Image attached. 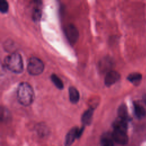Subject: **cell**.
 <instances>
[{
  "instance_id": "cell-9",
  "label": "cell",
  "mask_w": 146,
  "mask_h": 146,
  "mask_svg": "<svg viewBox=\"0 0 146 146\" xmlns=\"http://www.w3.org/2000/svg\"><path fill=\"white\" fill-rule=\"evenodd\" d=\"M113 129L126 132L127 129V120L118 117L113 123Z\"/></svg>"
},
{
  "instance_id": "cell-5",
  "label": "cell",
  "mask_w": 146,
  "mask_h": 146,
  "mask_svg": "<svg viewBox=\"0 0 146 146\" xmlns=\"http://www.w3.org/2000/svg\"><path fill=\"white\" fill-rule=\"evenodd\" d=\"M83 129V127L81 128H79L78 127H74L71 130H70L65 138V146H70L73 143L75 139L79 137L82 134Z\"/></svg>"
},
{
  "instance_id": "cell-18",
  "label": "cell",
  "mask_w": 146,
  "mask_h": 146,
  "mask_svg": "<svg viewBox=\"0 0 146 146\" xmlns=\"http://www.w3.org/2000/svg\"><path fill=\"white\" fill-rule=\"evenodd\" d=\"M9 5L6 1L1 0L0 1V11L1 13H5L8 11Z\"/></svg>"
},
{
  "instance_id": "cell-8",
  "label": "cell",
  "mask_w": 146,
  "mask_h": 146,
  "mask_svg": "<svg viewBox=\"0 0 146 146\" xmlns=\"http://www.w3.org/2000/svg\"><path fill=\"white\" fill-rule=\"evenodd\" d=\"M113 66V62L111 59L107 57H104L100 60L99 63V68L102 72H107L112 70L111 68Z\"/></svg>"
},
{
  "instance_id": "cell-6",
  "label": "cell",
  "mask_w": 146,
  "mask_h": 146,
  "mask_svg": "<svg viewBox=\"0 0 146 146\" xmlns=\"http://www.w3.org/2000/svg\"><path fill=\"white\" fill-rule=\"evenodd\" d=\"M120 78L119 73L112 70L106 73L104 78V84L106 86H110L117 82Z\"/></svg>"
},
{
  "instance_id": "cell-14",
  "label": "cell",
  "mask_w": 146,
  "mask_h": 146,
  "mask_svg": "<svg viewBox=\"0 0 146 146\" xmlns=\"http://www.w3.org/2000/svg\"><path fill=\"white\" fill-rule=\"evenodd\" d=\"M100 146H113V140L112 135H104L100 140Z\"/></svg>"
},
{
  "instance_id": "cell-2",
  "label": "cell",
  "mask_w": 146,
  "mask_h": 146,
  "mask_svg": "<svg viewBox=\"0 0 146 146\" xmlns=\"http://www.w3.org/2000/svg\"><path fill=\"white\" fill-rule=\"evenodd\" d=\"M5 66L14 73H21L23 68L21 55L18 52H12L4 59Z\"/></svg>"
},
{
  "instance_id": "cell-11",
  "label": "cell",
  "mask_w": 146,
  "mask_h": 146,
  "mask_svg": "<svg viewBox=\"0 0 146 146\" xmlns=\"http://www.w3.org/2000/svg\"><path fill=\"white\" fill-rule=\"evenodd\" d=\"M94 113V108L90 107L87 109L82 116V121L84 125H89L91 123Z\"/></svg>"
},
{
  "instance_id": "cell-13",
  "label": "cell",
  "mask_w": 146,
  "mask_h": 146,
  "mask_svg": "<svg viewBox=\"0 0 146 146\" xmlns=\"http://www.w3.org/2000/svg\"><path fill=\"white\" fill-rule=\"evenodd\" d=\"M134 111L137 117L141 119L145 116L146 112L144 107L137 103H134Z\"/></svg>"
},
{
  "instance_id": "cell-12",
  "label": "cell",
  "mask_w": 146,
  "mask_h": 146,
  "mask_svg": "<svg viewBox=\"0 0 146 146\" xmlns=\"http://www.w3.org/2000/svg\"><path fill=\"white\" fill-rule=\"evenodd\" d=\"M68 94H69V99L71 103H76L78 102L79 100V93L78 90L73 87L71 86L68 88Z\"/></svg>"
},
{
  "instance_id": "cell-10",
  "label": "cell",
  "mask_w": 146,
  "mask_h": 146,
  "mask_svg": "<svg viewBox=\"0 0 146 146\" xmlns=\"http://www.w3.org/2000/svg\"><path fill=\"white\" fill-rule=\"evenodd\" d=\"M35 3L34 4L32 11V18L34 21L38 22L40 20L42 15L41 2L35 1Z\"/></svg>"
},
{
  "instance_id": "cell-16",
  "label": "cell",
  "mask_w": 146,
  "mask_h": 146,
  "mask_svg": "<svg viewBox=\"0 0 146 146\" xmlns=\"http://www.w3.org/2000/svg\"><path fill=\"white\" fill-rule=\"evenodd\" d=\"M118 117L124 119L126 120H128V113L127 108L124 105H121L118 109Z\"/></svg>"
},
{
  "instance_id": "cell-19",
  "label": "cell",
  "mask_w": 146,
  "mask_h": 146,
  "mask_svg": "<svg viewBox=\"0 0 146 146\" xmlns=\"http://www.w3.org/2000/svg\"><path fill=\"white\" fill-rule=\"evenodd\" d=\"M144 100H145V103H146V97L144 98Z\"/></svg>"
},
{
  "instance_id": "cell-15",
  "label": "cell",
  "mask_w": 146,
  "mask_h": 146,
  "mask_svg": "<svg viewBox=\"0 0 146 146\" xmlns=\"http://www.w3.org/2000/svg\"><path fill=\"white\" fill-rule=\"evenodd\" d=\"M51 80L52 82V83L54 84V85L59 89L62 90L63 89L64 87V84L63 83L62 80L60 79V78H59L56 74H51L50 76Z\"/></svg>"
},
{
  "instance_id": "cell-4",
  "label": "cell",
  "mask_w": 146,
  "mask_h": 146,
  "mask_svg": "<svg viewBox=\"0 0 146 146\" xmlns=\"http://www.w3.org/2000/svg\"><path fill=\"white\" fill-rule=\"evenodd\" d=\"M64 34L70 44H75L79 38V32L77 28L74 25L70 23L64 27Z\"/></svg>"
},
{
  "instance_id": "cell-1",
  "label": "cell",
  "mask_w": 146,
  "mask_h": 146,
  "mask_svg": "<svg viewBox=\"0 0 146 146\" xmlns=\"http://www.w3.org/2000/svg\"><path fill=\"white\" fill-rule=\"evenodd\" d=\"M17 96L20 104L25 106L30 105L34 98V93L32 87L27 82L19 84L17 90Z\"/></svg>"
},
{
  "instance_id": "cell-7",
  "label": "cell",
  "mask_w": 146,
  "mask_h": 146,
  "mask_svg": "<svg viewBox=\"0 0 146 146\" xmlns=\"http://www.w3.org/2000/svg\"><path fill=\"white\" fill-rule=\"evenodd\" d=\"M112 137L115 142L121 145L126 144L128 141L126 132L121 131L114 129L112 133Z\"/></svg>"
},
{
  "instance_id": "cell-17",
  "label": "cell",
  "mask_w": 146,
  "mask_h": 146,
  "mask_svg": "<svg viewBox=\"0 0 146 146\" xmlns=\"http://www.w3.org/2000/svg\"><path fill=\"white\" fill-rule=\"evenodd\" d=\"M127 79L131 83L136 84L140 81L141 79V75L139 73H133L129 75L127 77Z\"/></svg>"
},
{
  "instance_id": "cell-3",
  "label": "cell",
  "mask_w": 146,
  "mask_h": 146,
  "mask_svg": "<svg viewBox=\"0 0 146 146\" xmlns=\"http://www.w3.org/2000/svg\"><path fill=\"white\" fill-rule=\"evenodd\" d=\"M44 69L43 62L37 57L31 56L27 62V71L31 75H38L41 74Z\"/></svg>"
}]
</instances>
